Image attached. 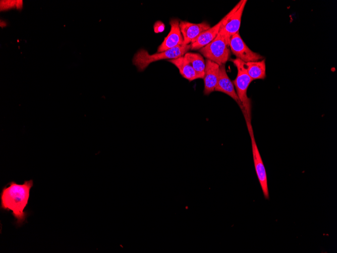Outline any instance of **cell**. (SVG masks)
<instances>
[{
  "label": "cell",
  "mask_w": 337,
  "mask_h": 253,
  "mask_svg": "<svg viewBox=\"0 0 337 253\" xmlns=\"http://www.w3.org/2000/svg\"><path fill=\"white\" fill-rule=\"evenodd\" d=\"M33 185L32 180H26L22 184L11 181L4 186L1 193V208L11 211L15 223L21 226L26 221L27 213L24 209L28 205L30 191Z\"/></svg>",
  "instance_id": "cell-1"
},
{
  "label": "cell",
  "mask_w": 337,
  "mask_h": 253,
  "mask_svg": "<svg viewBox=\"0 0 337 253\" xmlns=\"http://www.w3.org/2000/svg\"><path fill=\"white\" fill-rule=\"evenodd\" d=\"M237 69V75L233 83L243 107L246 123L251 122V101L247 95L248 88L253 81L245 67V62L239 59H230Z\"/></svg>",
  "instance_id": "cell-2"
},
{
  "label": "cell",
  "mask_w": 337,
  "mask_h": 253,
  "mask_svg": "<svg viewBox=\"0 0 337 253\" xmlns=\"http://www.w3.org/2000/svg\"><path fill=\"white\" fill-rule=\"evenodd\" d=\"M190 44L182 45L166 50L149 54L144 49L139 50L134 56L132 62L139 71H144L151 63L164 59H175L183 56L190 49Z\"/></svg>",
  "instance_id": "cell-3"
},
{
  "label": "cell",
  "mask_w": 337,
  "mask_h": 253,
  "mask_svg": "<svg viewBox=\"0 0 337 253\" xmlns=\"http://www.w3.org/2000/svg\"><path fill=\"white\" fill-rule=\"evenodd\" d=\"M199 52L207 59L219 66L225 65L230 60L231 56L229 46L224 37L219 33L213 41L199 49Z\"/></svg>",
  "instance_id": "cell-4"
},
{
  "label": "cell",
  "mask_w": 337,
  "mask_h": 253,
  "mask_svg": "<svg viewBox=\"0 0 337 253\" xmlns=\"http://www.w3.org/2000/svg\"><path fill=\"white\" fill-rule=\"evenodd\" d=\"M247 1H240L223 18L219 33L229 45L231 37L239 32L243 12Z\"/></svg>",
  "instance_id": "cell-5"
},
{
  "label": "cell",
  "mask_w": 337,
  "mask_h": 253,
  "mask_svg": "<svg viewBox=\"0 0 337 253\" xmlns=\"http://www.w3.org/2000/svg\"><path fill=\"white\" fill-rule=\"evenodd\" d=\"M248 130L251 138L252 150L255 171L265 198L269 199L267 178L265 167L257 146L251 122H247Z\"/></svg>",
  "instance_id": "cell-6"
},
{
  "label": "cell",
  "mask_w": 337,
  "mask_h": 253,
  "mask_svg": "<svg viewBox=\"0 0 337 253\" xmlns=\"http://www.w3.org/2000/svg\"><path fill=\"white\" fill-rule=\"evenodd\" d=\"M229 46L236 58L245 63L257 61L264 58L262 56L253 52L248 47L241 38L239 32L231 37Z\"/></svg>",
  "instance_id": "cell-7"
},
{
  "label": "cell",
  "mask_w": 337,
  "mask_h": 253,
  "mask_svg": "<svg viewBox=\"0 0 337 253\" xmlns=\"http://www.w3.org/2000/svg\"><path fill=\"white\" fill-rule=\"evenodd\" d=\"M179 23L180 21L177 19L170 20V31L158 46L157 53L162 52L183 44V37L180 30Z\"/></svg>",
  "instance_id": "cell-8"
},
{
  "label": "cell",
  "mask_w": 337,
  "mask_h": 253,
  "mask_svg": "<svg viewBox=\"0 0 337 253\" xmlns=\"http://www.w3.org/2000/svg\"><path fill=\"white\" fill-rule=\"evenodd\" d=\"M214 91L223 92L232 97L239 105L242 112L243 107L238 96L234 85L228 76L225 65L219 66V77Z\"/></svg>",
  "instance_id": "cell-9"
},
{
  "label": "cell",
  "mask_w": 337,
  "mask_h": 253,
  "mask_svg": "<svg viewBox=\"0 0 337 253\" xmlns=\"http://www.w3.org/2000/svg\"><path fill=\"white\" fill-rule=\"evenodd\" d=\"M179 26L184 45L190 44L200 33L211 27L206 22L195 24L186 21H180Z\"/></svg>",
  "instance_id": "cell-10"
},
{
  "label": "cell",
  "mask_w": 337,
  "mask_h": 253,
  "mask_svg": "<svg viewBox=\"0 0 337 253\" xmlns=\"http://www.w3.org/2000/svg\"><path fill=\"white\" fill-rule=\"evenodd\" d=\"M219 70L218 64L209 60H206L203 77L204 94L208 95L214 91L218 79Z\"/></svg>",
  "instance_id": "cell-11"
},
{
  "label": "cell",
  "mask_w": 337,
  "mask_h": 253,
  "mask_svg": "<svg viewBox=\"0 0 337 253\" xmlns=\"http://www.w3.org/2000/svg\"><path fill=\"white\" fill-rule=\"evenodd\" d=\"M222 19L213 27L200 33L191 43V50H199L213 41L218 34Z\"/></svg>",
  "instance_id": "cell-12"
},
{
  "label": "cell",
  "mask_w": 337,
  "mask_h": 253,
  "mask_svg": "<svg viewBox=\"0 0 337 253\" xmlns=\"http://www.w3.org/2000/svg\"><path fill=\"white\" fill-rule=\"evenodd\" d=\"M168 61L174 64L178 69L180 74L189 81L199 79L197 74L184 56Z\"/></svg>",
  "instance_id": "cell-13"
},
{
  "label": "cell",
  "mask_w": 337,
  "mask_h": 253,
  "mask_svg": "<svg viewBox=\"0 0 337 253\" xmlns=\"http://www.w3.org/2000/svg\"><path fill=\"white\" fill-rule=\"evenodd\" d=\"M247 73L253 80L264 79L266 77L265 59L245 63Z\"/></svg>",
  "instance_id": "cell-14"
},
{
  "label": "cell",
  "mask_w": 337,
  "mask_h": 253,
  "mask_svg": "<svg viewBox=\"0 0 337 253\" xmlns=\"http://www.w3.org/2000/svg\"><path fill=\"white\" fill-rule=\"evenodd\" d=\"M191 65L198 75L199 79H203L205 62L201 54L187 52L184 56Z\"/></svg>",
  "instance_id": "cell-15"
},
{
  "label": "cell",
  "mask_w": 337,
  "mask_h": 253,
  "mask_svg": "<svg viewBox=\"0 0 337 253\" xmlns=\"http://www.w3.org/2000/svg\"><path fill=\"white\" fill-rule=\"evenodd\" d=\"M164 27V25L161 21H157L154 25V32L155 33L162 32Z\"/></svg>",
  "instance_id": "cell-16"
}]
</instances>
